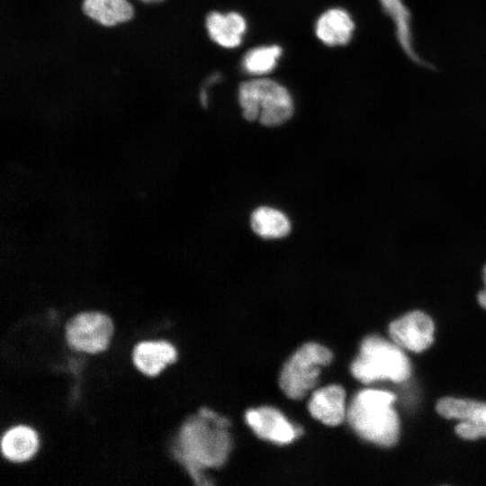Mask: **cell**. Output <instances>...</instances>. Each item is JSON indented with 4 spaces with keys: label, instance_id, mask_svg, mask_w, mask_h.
Masks as SVG:
<instances>
[{
    "label": "cell",
    "instance_id": "1",
    "mask_svg": "<svg viewBox=\"0 0 486 486\" xmlns=\"http://www.w3.org/2000/svg\"><path fill=\"white\" fill-rule=\"evenodd\" d=\"M230 425L227 418L202 409L198 418L184 426L181 434L183 458L194 479H201V469L220 467L227 460L231 449Z\"/></svg>",
    "mask_w": 486,
    "mask_h": 486
},
{
    "label": "cell",
    "instance_id": "2",
    "mask_svg": "<svg viewBox=\"0 0 486 486\" xmlns=\"http://www.w3.org/2000/svg\"><path fill=\"white\" fill-rule=\"evenodd\" d=\"M390 392L365 389L359 392L346 410L352 428L364 439L382 446H393L399 437L400 421L392 408Z\"/></svg>",
    "mask_w": 486,
    "mask_h": 486
},
{
    "label": "cell",
    "instance_id": "3",
    "mask_svg": "<svg viewBox=\"0 0 486 486\" xmlns=\"http://www.w3.org/2000/svg\"><path fill=\"white\" fill-rule=\"evenodd\" d=\"M238 103L246 120H258L266 126H277L285 122L294 110L287 88L266 77L243 82L238 87Z\"/></svg>",
    "mask_w": 486,
    "mask_h": 486
},
{
    "label": "cell",
    "instance_id": "4",
    "mask_svg": "<svg viewBox=\"0 0 486 486\" xmlns=\"http://www.w3.org/2000/svg\"><path fill=\"white\" fill-rule=\"evenodd\" d=\"M410 371V361L400 347L378 336L364 339L351 364L352 374L364 383L379 380L404 382Z\"/></svg>",
    "mask_w": 486,
    "mask_h": 486
},
{
    "label": "cell",
    "instance_id": "5",
    "mask_svg": "<svg viewBox=\"0 0 486 486\" xmlns=\"http://www.w3.org/2000/svg\"><path fill=\"white\" fill-rule=\"evenodd\" d=\"M332 359V353L317 343H306L284 364L280 374V387L290 398H302L317 382L320 367Z\"/></svg>",
    "mask_w": 486,
    "mask_h": 486
},
{
    "label": "cell",
    "instance_id": "6",
    "mask_svg": "<svg viewBox=\"0 0 486 486\" xmlns=\"http://www.w3.org/2000/svg\"><path fill=\"white\" fill-rule=\"evenodd\" d=\"M111 319L101 312H82L66 325V338L74 349L94 354L104 350L112 334Z\"/></svg>",
    "mask_w": 486,
    "mask_h": 486
},
{
    "label": "cell",
    "instance_id": "7",
    "mask_svg": "<svg viewBox=\"0 0 486 486\" xmlns=\"http://www.w3.org/2000/svg\"><path fill=\"white\" fill-rule=\"evenodd\" d=\"M437 412L446 418H456V434L464 439L486 437V403L452 397L442 398Z\"/></svg>",
    "mask_w": 486,
    "mask_h": 486
},
{
    "label": "cell",
    "instance_id": "8",
    "mask_svg": "<svg viewBox=\"0 0 486 486\" xmlns=\"http://www.w3.org/2000/svg\"><path fill=\"white\" fill-rule=\"evenodd\" d=\"M434 323L422 311H412L392 321L389 333L400 347L418 353L427 349L433 342Z\"/></svg>",
    "mask_w": 486,
    "mask_h": 486
},
{
    "label": "cell",
    "instance_id": "9",
    "mask_svg": "<svg viewBox=\"0 0 486 486\" xmlns=\"http://www.w3.org/2000/svg\"><path fill=\"white\" fill-rule=\"evenodd\" d=\"M246 420L259 437L277 444H288L299 435L298 428L281 411L272 407L248 410Z\"/></svg>",
    "mask_w": 486,
    "mask_h": 486
},
{
    "label": "cell",
    "instance_id": "10",
    "mask_svg": "<svg viewBox=\"0 0 486 486\" xmlns=\"http://www.w3.org/2000/svg\"><path fill=\"white\" fill-rule=\"evenodd\" d=\"M346 393L339 385H328L314 392L309 410L318 420L328 426L340 424L346 416Z\"/></svg>",
    "mask_w": 486,
    "mask_h": 486
},
{
    "label": "cell",
    "instance_id": "11",
    "mask_svg": "<svg viewBox=\"0 0 486 486\" xmlns=\"http://www.w3.org/2000/svg\"><path fill=\"white\" fill-rule=\"evenodd\" d=\"M205 26L210 38L227 49L239 46L247 30L245 18L237 12H212L206 17Z\"/></svg>",
    "mask_w": 486,
    "mask_h": 486
},
{
    "label": "cell",
    "instance_id": "12",
    "mask_svg": "<svg viewBox=\"0 0 486 486\" xmlns=\"http://www.w3.org/2000/svg\"><path fill=\"white\" fill-rule=\"evenodd\" d=\"M355 23L349 14L340 8L324 12L317 20L315 32L328 46L345 45L350 41Z\"/></svg>",
    "mask_w": 486,
    "mask_h": 486
},
{
    "label": "cell",
    "instance_id": "13",
    "mask_svg": "<svg viewBox=\"0 0 486 486\" xmlns=\"http://www.w3.org/2000/svg\"><path fill=\"white\" fill-rule=\"evenodd\" d=\"M133 363L143 374L157 375L167 364L175 362L176 351L166 341L140 342L133 349Z\"/></svg>",
    "mask_w": 486,
    "mask_h": 486
},
{
    "label": "cell",
    "instance_id": "14",
    "mask_svg": "<svg viewBox=\"0 0 486 486\" xmlns=\"http://www.w3.org/2000/svg\"><path fill=\"white\" fill-rule=\"evenodd\" d=\"M383 12L390 16L395 25L397 40L408 58L417 65L433 66L417 54L414 50L411 30V13L402 0H379Z\"/></svg>",
    "mask_w": 486,
    "mask_h": 486
},
{
    "label": "cell",
    "instance_id": "15",
    "mask_svg": "<svg viewBox=\"0 0 486 486\" xmlns=\"http://www.w3.org/2000/svg\"><path fill=\"white\" fill-rule=\"evenodd\" d=\"M84 14L106 27L130 21L134 9L128 0H83Z\"/></svg>",
    "mask_w": 486,
    "mask_h": 486
},
{
    "label": "cell",
    "instance_id": "16",
    "mask_svg": "<svg viewBox=\"0 0 486 486\" xmlns=\"http://www.w3.org/2000/svg\"><path fill=\"white\" fill-rule=\"evenodd\" d=\"M37 448V434L26 426L10 428L1 440L3 454L13 462H23L30 459L36 453Z\"/></svg>",
    "mask_w": 486,
    "mask_h": 486
},
{
    "label": "cell",
    "instance_id": "17",
    "mask_svg": "<svg viewBox=\"0 0 486 486\" xmlns=\"http://www.w3.org/2000/svg\"><path fill=\"white\" fill-rule=\"evenodd\" d=\"M251 228L264 238H280L287 236L291 223L282 212L266 206L258 207L251 215Z\"/></svg>",
    "mask_w": 486,
    "mask_h": 486
},
{
    "label": "cell",
    "instance_id": "18",
    "mask_svg": "<svg viewBox=\"0 0 486 486\" xmlns=\"http://www.w3.org/2000/svg\"><path fill=\"white\" fill-rule=\"evenodd\" d=\"M282 55L278 45L260 46L248 50L242 59V68L248 74L263 76L270 73Z\"/></svg>",
    "mask_w": 486,
    "mask_h": 486
},
{
    "label": "cell",
    "instance_id": "19",
    "mask_svg": "<svg viewBox=\"0 0 486 486\" xmlns=\"http://www.w3.org/2000/svg\"><path fill=\"white\" fill-rule=\"evenodd\" d=\"M483 281L485 288L478 293V302L482 307L486 309V266L483 269Z\"/></svg>",
    "mask_w": 486,
    "mask_h": 486
},
{
    "label": "cell",
    "instance_id": "20",
    "mask_svg": "<svg viewBox=\"0 0 486 486\" xmlns=\"http://www.w3.org/2000/svg\"><path fill=\"white\" fill-rule=\"evenodd\" d=\"M140 1L145 2V3H158L163 0H140Z\"/></svg>",
    "mask_w": 486,
    "mask_h": 486
}]
</instances>
